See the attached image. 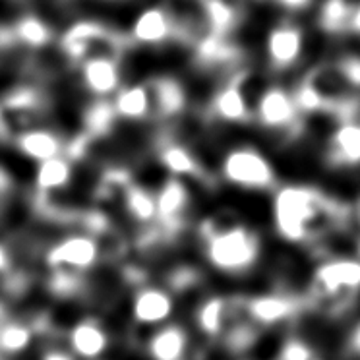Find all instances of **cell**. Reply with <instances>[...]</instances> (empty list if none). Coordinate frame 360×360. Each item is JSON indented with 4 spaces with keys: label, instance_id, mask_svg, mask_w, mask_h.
I'll list each match as a JSON object with an SVG mask.
<instances>
[{
    "label": "cell",
    "instance_id": "8fae6325",
    "mask_svg": "<svg viewBox=\"0 0 360 360\" xmlns=\"http://www.w3.org/2000/svg\"><path fill=\"white\" fill-rule=\"evenodd\" d=\"M244 304H246V314L252 323L258 326L259 329L281 326L285 321L292 320L302 308L300 298L289 295V292L258 295V297L246 298Z\"/></svg>",
    "mask_w": 360,
    "mask_h": 360
},
{
    "label": "cell",
    "instance_id": "d6986e66",
    "mask_svg": "<svg viewBox=\"0 0 360 360\" xmlns=\"http://www.w3.org/2000/svg\"><path fill=\"white\" fill-rule=\"evenodd\" d=\"M196 60L205 68H231L243 60L240 49L233 45L227 37L207 33L205 37L198 41L196 45Z\"/></svg>",
    "mask_w": 360,
    "mask_h": 360
},
{
    "label": "cell",
    "instance_id": "e575fe53",
    "mask_svg": "<svg viewBox=\"0 0 360 360\" xmlns=\"http://www.w3.org/2000/svg\"><path fill=\"white\" fill-rule=\"evenodd\" d=\"M10 275V254L8 250L0 244V279Z\"/></svg>",
    "mask_w": 360,
    "mask_h": 360
},
{
    "label": "cell",
    "instance_id": "d4e9b609",
    "mask_svg": "<svg viewBox=\"0 0 360 360\" xmlns=\"http://www.w3.org/2000/svg\"><path fill=\"white\" fill-rule=\"evenodd\" d=\"M122 207L126 210V215L132 217L140 225H149L157 223V202L153 194H149L148 190L138 186L132 182L122 198Z\"/></svg>",
    "mask_w": 360,
    "mask_h": 360
},
{
    "label": "cell",
    "instance_id": "ab89813d",
    "mask_svg": "<svg viewBox=\"0 0 360 360\" xmlns=\"http://www.w3.org/2000/svg\"><path fill=\"white\" fill-rule=\"evenodd\" d=\"M316 360H320V359H316Z\"/></svg>",
    "mask_w": 360,
    "mask_h": 360
},
{
    "label": "cell",
    "instance_id": "d590c367",
    "mask_svg": "<svg viewBox=\"0 0 360 360\" xmlns=\"http://www.w3.org/2000/svg\"><path fill=\"white\" fill-rule=\"evenodd\" d=\"M10 190V179L6 172L0 169V204H2V200L6 198V194H8Z\"/></svg>",
    "mask_w": 360,
    "mask_h": 360
},
{
    "label": "cell",
    "instance_id": "5bb4252c",
    "mask_svg": "<svg viewBox=\"0 0 360 360\" xmlns=\"http://www.w3.org/2000/svg\"><path fill=\"white\" fill-rule=\"evenodd\" d=\"M174 312V297L163 287H143L132 302L134 320L140 326H165Z\"/></svg>",
    "mask_w": 360,
    "mask_h": 360
},
{
    "label": "cell",
    "instance_id": "30bf717a",
    "mask_svg": "<svg viewBox=\"0 0 360 360\" xmlns=\"http://www.w3.org/2000/svg\"><path fill=\"white\" fill-rule=\"evenodd\" d=\"M244 312V297H207L198 306L196 326L207 339L221 341L231 323Z\"/></svg>",
    "mask_w": 360,
    "mask_h": 360
},
{
    "label": "cell",
    "instance_id": "9c48e42d",
    "mask_svg": "<svg viewBox=\"0 0 360 360\" xmlns=\"http://www.w3.org/2000/svg\"><path fill=\"white\" fill-rule=\"evenodd\" d=\"M190 190L182 179H171L165 182L155 194L157 227L165 236L180 233L186 225L190 212Z\"/></svg>",
    "mask_w": 360,
    "mask_h": 360
},
{
    "label": "cell",
    "instance_id": "cb8c5ba5",
    "mask_svg": "<svg viewBox=\"0 0 360 360\" xmlns=\"http://www.w3.org/2000/svg\"><path fill=\"white\" fill-rule=\"evenodd\" d=\"M16 146L25 157L35 159L39 163L60 157V153H63V140L55 132L45 130V128H37V130L27 132L16 141Z\"/></svg>",
    "mask_w": 360,
    "mask_h": 360
},
{
    "label": "cell",
    "instance_id": "836d02e7",
    "mask_svg": "<svg viewBox=\"0 0 360 360\" xmlns=\"http://www.w3.org/2000/svg\"><path fill=\"white\" fill-rule=\"evenodd\" d=\"M349 349H351V352L360 356V321L352 328L351 335H349Z\"/></svg>",
    "mask_w": 360,
    "mask_h": 360
},
{
    "label": "cell",
    "instance_id": "603a6c76",
    "mask_svg": "<svg viewBox=\"0 0 360 360\" xmlns=\"http://www.w3.org/2000/svg\"><path fill=\"white\" fill-rule=\"evenodd\" d=\"M117 117L126 120H149L151 118V97H149L148 84H136V86L118 89L117 97L112 101Z\"/></svg>",
    "mask_w": 360,
    "mask_h": 360
},
{
    "label": "cell",
    "instance_id": "d6a6232c",
    "mask_svg": "<svg viewBox=\"0 0 360 360\" xmlns=\"http://www.w3.org/2000/svg\"><path fill=\"white\" fill-rule=\"evenodd\" d=\"M277 4H281L283 8L298 12V10L308 8L312 4V0H277Z\"/></svg>",
    "mask_w": 360,
    "mask_h": 360
},
{
    "label": "cell",
    "instance_id": "1f68e13d",
    "mask_svg": "<svg viewBox=\"0 0 360 360\" xmlns=\"http://www.w3.org/2000/svg\"><path fill=\"white\" fill-rule=\"evenodd\" d=\"M339 68L343 70L345 78L351 84L354 91L360 89V56H343L341 60H337Z\"/></svg>",
    "mask_w": 360,
    "mask_h": 360
},
{
    "label": "cell",
    "instance_id": "44dd1931",
    "mask_svg": "<svg viewBox=\"0 0 360 360\" xmlns=\"http://www.w3.org/2000/svg\"><path fill=\"white\" fill-rule=\"evenodd\" d=\"M68 339H70L74 354H78L82 359H97L109 347L107 331L95 320L79 321L78 326H74Z\"/></svg>",
    "mask_w": 360,
    "mask_h": 360
},
{
    "label": "cell",
    "instance_id": "7a4b0ae2",
    "mask_svg": "<svg viewBox=\"0 0 360 360\" xmlns=\"http://www.w3.org/2000/svg\"><path fill=\"white\" fill-rule=\"evenodd\" d=\"M200 240L204 246V258L219 274H250L262 254L259 235L233 215L217 213L200 225Z\"/></svg>",
    "mask_w": 360,
    "mask_h": 360
},
{
    "label": "cell",
    "instance_id": "52a82bcc",
    "mask_svg": "<svg viewBox=\"0 0 360 360\" xmlns=\"http://www.w3.org/2000/svg\"><path fill=\"white\" fill-rule=\"evenodd\" d=\"M252 110L256 124L262 126L264 130L277 134H292L302 118L292 91L279 86L264 89Z\"/></svg>",
    "mask_w": 360,
    "mask_h": 360
},
{
    "label": "cell",
    "instance_id": "7402d4cb",
    "mask_svg": "<svg viewBox=\"0 0 360 360\" xmlns=\"http://www.w3.org/2000/svg\"><path fill=\"white\" fill-rule=\"evenodd\" d=\"M82 79L95 95L118 94L120 87V68L115 60H89L82 64Z\"/></svg>",
    "mask_w": 360,
    "mask_h": 360
},
{
    "label": "cell",
    "instance_id": "2e32d148",
    "mask_svg": "<svg viewBox=\"0 0 360 360\" xmlns=\"http://www.w3.org/2000/svg\"><path fill=\"white\" fill-rule=\"evenodd\" d=\"M146 84L151 97V118L169 120L179 117L186 109V91L174 78L161 76L149 79Z\"/></svg>",
    "mask_w": 360,
    "mask_h": 360
},
{
    "label": "cell",
    "instance_id": "ba28073f",
    "mask_svg": "<svg viewBox=\"0 0 360 360\" xmlns=\"http://www.w3.org/2000/svg\"><path fill=\"white\" fill-rule=\"evenodd\" d=\"M99 258V243L94 236L76 235L68 236L51 248L47 254V264L53 274L74 275L79 277L86 269L94 266Z\"/></svg>",
    "mask_w": 360,
    "mask_h": 360
},
{
    "label": "cell",
    "instance_id": "5b68a950",
    "mask_svg": "<svg viewBox=\"0 0 360 360\" xmlns=\"http://www.w3.org/2000/svg\"><path fill=\"white\" fill-rule=\"evenodd\" d=\"M47 97L35 87H18L0 97V140L16 143L37 126L47 112Z\"/></svg>",
    "mask_w": 360,
    "mask_h": 360
},
{
    "label": "cell",
    "instance_id": "8992f818",
    "mask_svg": "<svg viewBox=\"0 0 360 360\" xmlns=\"http://www.w3.org/2000/svg\"><path fill=\"white\" fill-rule=\"evenodd\" d=\"M219 174L227 184L243 190H271L277 186L274 163L252 146L229 149L221 159Z\"/></svg>",
    "mask_w": 360,
    "mask_h": 360
},
{
    "label": "cell",
    "instance_id": "f1b7e54d",
    "mask_svg": "<svg viewBox=\"0 0 360 360\" xmlns=\"http://www.w3.org/2000/svg\"><path fill=\"white\" fill-rule=\"evenodd\" d=\"M32 328L18 321H6L0 326V351L2 352H22L32 343Z\"/></svg>",
    "mask_w": 360,
    "mask_h": 360
},
{
    "label": "cell",
    "instance_id": "ffe728a7",
    "mask_svg": "<svg viewBox=\"0 0 360 360\" xmlns=\"http://www.w3.org/2000/svg\"><path fill=\"white\" fill-rule=\"evenodd\" d=\"M159 161L174 179H204V167L186 146L179 141H165L159 149Z\"/></svg>",
    "mask_w": 360,
    "mask_h": 360
},
{
    "label": "cell",
    "instance_id": "f35d334b",
    "mask_svg": "<svg viewBox=\"0 0 360 360\" xmlns=\"http://www.w3.org/2000/svg\"><path fill=\"white\" fill-rule=\"evenodd\" d=\"M356 252H359V259H360V240H359V246H356Z\"/></svg>",
    "mask_w": 360,
    "mask_h": 360
},
{
    "label": "cell",
    "instance_id": "484cf974",
    "mask_svg": "<svg viewBox=\"0 0 360 360\" xmlns=\"http://www.w3.org/2000/svg\"><path fill=\"white\" fill-rule=\"evenodd\" d=\"M72 176V165L66 157H55L39 165L37 169V188L43 196L64 188Z\"/></svg>",
    "mask_w": 360,
    "mask_h": 360
},
{
    "label": "cell",
    "instance_id": "277c9868",
    "mask_svg": "<svg viewBox=\"0 0 360 360\" xmlns=\"http://www.w3.org/2000/svg\"><path fill=\"white\" fill-rule=\"evenodd\" d=\"M64 55L70 63L82 64L89 60H115L118 63L128 47V37L124 33L112 30L109 25L95 22V20H82L70 25L60 41Z\"/></svg>",
    "mask_w": 360,
    "mask_h": 360
},
{
    "label": "cell",
    "instance_id": "4dcf8cb0",
    "mask_svg": "<svg viewBox=\"0 0 360 360\" xmlns=\"http://www.w3.org/2000/svg\"><path fill=\"white\" fill-rule=\"evenodd\" d=\"M277 360H316V352L300 337H289L283 343Z\"/></svg>",
    "mask_w": 360,
    "mask_h": 360
},
{
    "label": "cell",
    "instance_id": "f546056e",
    "mask_svg": "<svg viewBox=\"0 0 360 360\" xmlns=\"http://www.w3.org/2000/svg\"><path fill=\"white\" fill-rule=\"evenodd\" d=\"M115 118H117V112H115L112 103H95L94 107L87 110L86 115L89 134H91V136H103V134H107L110 130L112 122H115Z\"/></svg>",
    "mask_w": 360,
    "mask_h": 360
},
{
    "label": "cell",
    "instance_id": "83f0119b",
    "mask_svg": "<svg viewBox=\"0 0 360 360\" xmlns=\"http://www.w3.org/2000/svg\"><path fill=\"white\" fill-rule=\"evenodd\" d=\"M12 30L16 33L18 43L27 45V47L39 49L49 45V41L53 37V33L49 30V25L37 16H24L12 25Z\"/></svg>",
    "mask_w": 360,
    "mask_h": 360
},
{
    "label": "cell",
    "instance_id": "6da1fadb",
    "mask_svg": "<svg viewBox=\"0 0 360 360\" xmlns=\"http://www.w3.org/2000/svg\"><path fill=\"white\" fill-rule=\"evenodd\" d=\"M274 227L283 240L312 246L326 240L345 223L343 205L306 184L277 186L271 202Z\"/></svg>",
    "mask_w": 360,
    "mask_h": 360
},
{
    "label": "cell",
    "instance_id": "7c38bea8",
    "mask_svg": "<svg viewBox=\"0 0 360 360\" xmlns=\"http://www.w3.org/2000/svg\"><path fill=\"white\" fill-rule=\"evenodd\" d=\"M243 72L229 79L217 94L213 95L210 112L223 124H246L254 122V110L243 89Z\"/></svg>",
    "mask_w": 360,
    "mask_h": 360
},
{
    "label": "cell",
    "instance_id": "74e56055",
    "mask_svg": "<svg viewBox=\"0 0 360 360\" xmlns=\"http://www.w3.org/2000/svg\"><path fill=\"white\" fill-rule=\"evenodd\" d=\"M43 360H74L70 356V354H66V352L63 351H49L45 356H43Z\"/></svg>",
    "mask_w": 360,
    "mask_h": 360
},
{
    "label": "cell",
    "instance_id": "9a60e30c",
    "mask_svg": "<svg viewBox=\"0 0 360 360\" xmlns=\"http://www.w3.org/2000/svg\"><path fill=\"white\" fill-rule=\"evenodd\" d=\"M179 33L180 27L171 12L159 6L143 10L132 25V39L140 45H161Z\"/></svg>",
    "mask_w": 360,
    "mask_h": 360
},
{
    "label": "cell",
    "instance_id": "8d00e7d4",
    "mask_svg": "<svg viewBox=\"0 0 360 360\" xmlns=\"http://www.w3.org/2000/svg\"><path fill=\"white\" fill-rule=\"evenodd\" d=\"M349 30H351V32H354V33H359V35H360V4H359V6H354V10H352Z\"/></svg>",
    "mask_w": 360,
    "mask_h": 360
},
{
    "label": "cell",
    "instance_id": "4316f807",
    "mask_svg": "<svg viewBox=\"0 0 360 360\" xmlns=\"http://www.w3.org/2000/svg\"><path fill=\"white\" fill-rule=\"evenodd\" d=\"M352 10L354 6H351L347 0H326L318 14V24L328 33L345 32L351 24Z\"/></svg>",
    "mask_w": 360,
    "mask_h": 360
},
{
    "label": "cell",
    "instance_id": "ac0fdd59",
    "mask_svg": "<svg viewBox=\"0 0 360 360\" xmlns=\"http://www.w3.org/2000/svg\"><path fill=\"white\" fill-rule=\"evenodd\" d=\"M188 347V331L179 323H165L148 341V352L153 360H184Z\"/></svg>",
    "mask_w": 360,
    "mask_h": 360
},
{
    "label": "cell",
    "instance_id": "e0dca14e",
    "mask_svg": "<svg viewBox=\"0 0 360 360\" xmlns=\"http://www.w3.org/2000/svg\"><path fill=\"white\" fill-rule=\"evenodd\" d=\"M326 157L335 167H359L360 165V120H343L331 132Z\"/></svg>",
    "mask_w": 360,
    "mask_h": 360
},
{
    "label": "cell",
    "instance_id": "3957f363",
    "mask_svg": "<svg viewBox=\"0 0 360 360\" xmlns=\"http://www.w3.org/2000/svg\"><path fill=\"white\" fill-rule=\"evenodd\" d=\"M360 295V259L337 256L316 266L308 289V304L329 316L347 312Z\"/></svg>",
    "mask_w": 360,
    "mask_h": 360
},
{
    "label": "cell",
    "instance_id": "4fadbf2b",
    "mask_svg": "<svg viewBox=\"0 0 360 360\" xmlns=\"http://www.w3.org/2000/svg\"><path fill=\"white\" fill-rule=\"evenodd\" d=\"M304 49V35L298 25L279 24L269 32L266 41L267 60L277 72L289 70L300 60Z\"/></svg>",
    "mask_w": 360,
    "mask_h": 360
}]
</instances>
